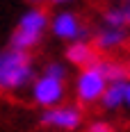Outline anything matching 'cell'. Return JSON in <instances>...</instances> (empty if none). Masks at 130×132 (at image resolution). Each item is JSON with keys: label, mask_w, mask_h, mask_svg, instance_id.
<instances>
[{"label": "cell", "mask_w": 130, "mask_h": 132, "mask_svg": "<svg viewBox=\"0 0 130 132\" xmlns=\"http://www.w3.org/2000/svg\"><path fill=\"white\" fill-rule=\"evenodd\" d=\"M37 78L30 53L5 48L0 50V89L2 91H18Z\"/></svg>", "instance_id": "1"}, {"label": "cell", "mask_w": 130, "mask_h": 132, "mask_svg": "<svg viewBox=\"0 0 130 132\" xmlns=\"http://www.w3.org/2000/svg\"><path fill=\"white\" fill-rule=\"evenodd\" d=\"M48 14L43 12L41 7H32L27 9L21 18H18V25L9 37V48L14 50H23L30 53L34 46H39V41L43 39V32L48 30Z\"/></svg>", "instance_id": "2"}, {"label": "cell", "mask_w": 130, "mask_h": 132, "mask_svg": "<svg viewBox=\"0 0 130 132\" xmlns=\"http://www.w3.org/2000/svg\"><path fill=\"white\" fill-rule=\"evenodd\" d=\"M105 87H107V80L101 73L98 64L89 66V68H80L78 80H75V96L82 105H94L101 100Z\"/></svg>", "instance_id": "3"}, {"label": "cell", "mask_w": 130, "mask_h": 132, "mask_svg": "<svg viewBox=\"0 0 130 132\" xmlns=\"http://www.w3.org/2000/svg\"><path fill=\"white\" fill-rule=\"evenodd\" d=\"M62 98H64V80L62 78H52V75L41 73L39 78L32 80V100L39 107H43V109L55 107L62 103Z\"/></svg>", "instance_id": "4"}, {"label": "cell", "mask_w": 130, "mask_h": 132, "mask_svg": "<svg viewBox=\"0 0 130 132\" xmlns=\"http://www.w3.org/2000/svg\"><path fill=\"white\" fill-rule=\"evenodd\" d=\"M48 27H50V32L57 39L68 41V43H71V41H85L87 34H89V30L82 25V21H80L73 12L55 14L50 21H48Z\"/></svg>", "instance_id": "5"}, {"label": "cell", "mask_w": 130, "mask_h": 132, "mask_svg": "<svg viewBox=\"0 0 130 132\" xmlns=\"http://www.w3.org/2000/svg\"><path fill=\"white\" fill-rule=\"evenodd\" d=\"M41 123L48 125V128H55V130L73 132V130H78L80 123H82V112L75 105H62L59 103L55 107H48L41 114Z\"/></svg>", "instance_id": "6"}, {"label": "cell", "mask_w": 130, "mask_h": 132, "mask_svg": "<svg viewBox=\"0 0 130 132\" xmlns=\"http://www.w3.org/2000/svg\"><path fill=\"white\" fill-rule=\"evenodd\" d=\"M66 59H68V64H75L78 68H89V66L98 64L101 53L87 39L85 41H71V46L66 48Z\"/></svg>", "instance_id": "7"}, {"label": "cell", "mask_w": 130, "mask_h": 132, "mask_svg": "<svg viewBox=\"0 0 130 132\" xmlns=\"http://www.w3.org/2000/svg\"><path fill=\"white\" fill-rule=\"evenodd\" d=\"M126 39H128L126 30L103 25V30H98V34H96V50H98V53L117 50V48H121V46L126 43Z\"/></svg>", "instance_id": "8"}, {"label": "cell", "mask_w": 130, "mask_h": 132, "mask_svg": "<svg viewBox=\"0 0 130 132\" xmlns=\"http://www.w3.org/2000/svg\"><path fill=\"white\" fill-rule=\"evenodd\" d=\"M123 82L126 80H114V82H107L103 96L98 103H103L105 109H119L123 107Z\"/></svg>", "instance_id": "9"}, {"label": "cell", "mask_w": 130, "mask_h": 132, "mask_svg": "<svg viewBox=\"0 0 130 132\" xmlns=\"http://www.w3.org/2000/svg\"><path fill=\"white\" fill-rule=\"evenodd\" d=\"M98 68H101V73L105 75V80H107V82L130 78V75H128V68H126V64H121V62H114V59H98Z\"/></svg>", "instance_id": "10"}, {"label": "cell", "mask_w": 130, "mask_h": 132, "mask_svg": "<svg viewBox=\"0 0 130 132\" xmlns=\"http://www.w3.org/2000/svg\"><path fill=\"white\" fill-rule=\"evenodd\" d=\"M105 25L107 27H121V30H126V12H123V7H112V9H107L105 12Z\"/></svg>", "instance_id": "11"}, {"label": "cell", "mask_w": 130, "mask_h": 132, "mask_svg": "<svg viewBox=\"0 0 130 132\" xmlns=\"http://www.w3.org/2000/svg\"><path fill=\"white\" fill-rule=\"evenodd\" d=\"M43 73H46V75H52V78H62V80H66V68H64L62 64H57V62L46 64V66H43Z\"/></svg>", "instance_id": "12"}, {"label": "cell", "mask_w": 130, "mask_h": 132, "mask_svg": "<svg viewBox=\"0 0 130 132\" xmlns=\"http://www.w3.org/2000/svg\"><path fill=\"white\" fill-rule=\"evenodd\" d=\"M87 132H114V130H112V125L105 123V121H94L89 128H87Z\"/></svg>", "instance_id": "13"}, {"label": "cell", "mask_w": 130, "mask_h": 132, "mask_svg": "<svg viewBox=\"0 0 130 132\" xmlns=\"http://www.w3.org/2000/svg\"><path fill=\"white\" fill-rule=\"evenodd\" d=\"M123 107H130V78L123 82Z\"/></svg>", "instance_id": "14"}, {"label": "cell", "mask_w": 130, "mask_h": 132, "mask_svg": "<svg viewBox=\"0 0 130 132\" xmlns=\"http://www.w3.org/2000/svg\"><path fill=\"white\" fill-rule=\"evenodd\" d=\"M123 12H126V25H130V5L123 7Z\"/></svg>", "instance_id": "15"}, {"label": "cell", "mask_w": 130, "mask_h": 132, "mask_svg": "<svg viewBox=\"0 0 130 132\" xmlns=\"http://www.w3.org/2000/svg\"><path fill=\"white\" fill-rule=\"evenodd\" d=\"M27 2H30L32 7H39V5H41V2H43V0H27Z\"/></svg>", "instance_id": "16"}, {"label": "cell", "mask_w": 130, "mask_h": 132, "mask_svg": "<svg viewBox=\"0 0 130 132\" xmlns=\"http://www.w3.org/2000/svg\"><path fill=\"white\" fill-rule=\"evenodd\" d=\"M50 2H55V5H66V2H73V0H50Z\"/></svg>", "instance_id": "17"}, {"label": "cell", "mask_w": 130, "mask_h": 132, "mask_svg": "<svg viewBox=\"0 0 130 132\" xmlns=\"http://www.w3.org/2000/svg\"><path fill=\"white\" fill-rule=\"evenodd\" d=\"M126 68H128V75H130V64H128V66H126Z\"/></svg>", "instance_id": "18"}, {"label": "cell", "mask_w": 130, "mask_h": 132, "mask_svg": "<svg viewBox=\"0 0 130 132\" xmlns=\"http://www.w3.org/2000/svg\"><path fill=\"white\" fill-rule=\"evenodd\" d=\"M126 2H128V5H130V0H126Z\"/></svg>", "instance_id": "19"}]
</instances>
